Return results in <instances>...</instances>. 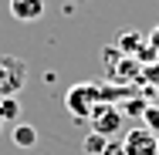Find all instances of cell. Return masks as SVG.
Here are the masks:
<instances>
[{"instance_id": "obj_1", "label": "cell", "mask_w": 159, "mask_h": 155, "mask_svg": "<svg viewBox=\"0 0 159 155\" xmlns=\"http://www.w3.org/2000/svg\"><path fill=\"white\" fill-rule=\"evenodd\" d=\"M112 98H115L112 88H102V84H95V81H81V84H71V88H68L64 108H68L78 122H88V115L95 111V105L112 101Z\"/></svg>"}, {"instance_id": "obj_2", "label": "cell", "mask_w": 159, "mask_h": 155, "mask_svg": "<svg viewBox=\"0 0 159 155\" xmlns=\"http://www.w3.org/2000/svg\"><path fill=\"white\" fill-rule=\"evenodd\" d=\"M27 84V64L14 54H0V98H17Z\"/></svg>"}, {"instance_id": "obj_3", "label": "cell", "mask_w": 159, "mask_h": 155, "mask_svg": "<svg viewBox=\"0 0 159 155\" xmlns=\"http://www.w3.org/2000/svg\"><path fill=\"white\" fill-rule=\"evenodd\" d=\"M122 118H125V111H122L115 101H102V105H95V111L88 115L92 131L102 135V138H115V135L122 131Z\"/></svg>"}, {"instance_id": "obj_4", "label": "cell", "mask_w": 159, "mask_h": 155, "mask_svg": "<svg viewBox=\"0 0 159 155\" xmlns=\"http://www.w3.org/2000/svg\"><path fill=\"white\" fill-rule=\"evenodd\" d=\"M122 149H125V155H156L159 152V135H152L146 125L142 128H129L122 135Z\"/></svg>"}, {"instance_id": "obj_5", "label": "cell", "mask_w": 159, "mask_h": 155, "mask_svg": "<svg viewBox=\"0 0 159 155\" xmlns=\"http://www.w3.org/2000/svg\"><path fill=\"white\" fill-rule=\"evenodd\" d=\"M7 7H10V17L20 24H34L44 17V0H7Z\"/></svg>"}, {"instance_id": "obj_6", "label": "cell", "mask_w": 159, "mask_h": 155, "mask_svg": "<svg viewBox=\"0 0 159 155\" xmlns=\"http://www.w3.org/2000/svg\"><path fill=\"white\" fill-rule=\"evenodd\" d=\"M14 145L17 149H34L37 145V128L34 125H14Z\"/></svg>"}, {"instance_id": "obj_7", "label": "cell", "mask_w": 159, "mask_h": 155, "mask_svg": "<svg viewBox=\"0 0 159 155\" xmlns=\"http://www.w3.org/2000/svg\"><path fill=\"white\" fill-rule=\"evenodd\" d=\"M20 118V101L17 98H0V122H17Z\"/></svg>"}, {"instance_id": "obj_8", "label": "cell", "mask_w": 159, "mask_h": 155, "mask_svg": "<svg viewBox=\"0 0 159 155\" xmlns=\"http://www.w3.org/2000/svg\"><path fill=\"white\" fill-rule=\"evenodd\" d=\"M105 145H108V138H102V135L92 131V135L85 138V145H81V149H85L88 155H102V152H105Z\"/></svg>"}, {"instance_id": "obj_9", "label": "cell", "mask_w": 159, "mask_h": 155, "mask_svg": "<svg viewBox=\"0 0 159 155\" xmlns=\"http://www.w3.org/2000/svg\"><path fill=\"white\" fill-rule=\"evenodd\" d=\"M142 118H146V128L152 135H159V105H146L142 108Z\"/></svg>"}, {"instance_id": "obj_10", "label": "cell", "mask_w": 159, "mask_h": 155, "mask_svg": "<svg viewBox=\"0 0 159 155\" xmlns=\"http://www.w3.org/2000/svg\"><path fill=\"white\" fill-rule=\"evenodd\" d=\"M119 47H122V51H139V47H142V37H139V34H122V37H119Z\"/></svg>"}, {"instance_id": "obj_11", "label": "cell", "mask_w": 159, "mask_h": 155, "mask_svg": "<svg viewBox=\"0 0 159 155\" xmlns=\"http://www.w3.org/2000/svg\"><path fill=\"white\" fill-rule=\"evenodd\" d=\"M102 155H125L122 138H108V145H105V152H102Z\"/></svg>"}, {"instance_id": "obj_12", "label": "cell", "mask_w": 159, "mask_h": 155, "mask_svg": "<svg viewBox=\"0 0 159 155\" xmlns=\"http://www.w3.org/2000/svg\"><path fill=\"white\" fill-rule=\"evenodd\" d=\"M149 47L159 54V27H152V34H149Z\"/></svg>"}, {"instance_id": "obj_13", "label": "cell", "mask_w": 159, "mask_h": 155, "mask_svg": "<svg viewBox=\"0 0 159 155\" xmlns=\"http://www.w3.org/2000/svg\"><path fill=\"white\" fill-rule=\"evenodd\" d=\"M0 131H3V122H0Z\"/></svg>"}, {"instance_id": "obj_14", "label": "cell", "mask_w": 159, "mask_h": 155, "mask_svg": "<svg viewBox=\"0 0 159 155\" xmlns=\"http://www.w3.org/2000/svg\"><path fill=\"white\" fill-rule=\"evenodd\" d=\"M156 155H159V152H156Z\"/></svg>"}]
</instances>
